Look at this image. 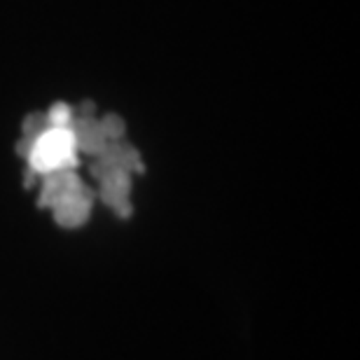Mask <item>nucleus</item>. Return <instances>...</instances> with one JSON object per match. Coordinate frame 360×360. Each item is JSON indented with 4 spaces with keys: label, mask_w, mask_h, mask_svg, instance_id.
<instances>
[{
    "label": "nucleus",
    "mask_w": 360,
    "mask_h": 360,
    "mask_svg": "<svg viewBox=\"0 0 360 360\" xmlns=\"http://www.w3.org/2000/svg\"><path fill=\"white\" fill-rule=\"evenodd\" d=\"M91 176L98 180V194L120 218L131 215V174H143V162L131 146L112 141L91 157Z\"/></svg>",
    "instance_id": "obj_1"
},
{
    "label": "nucleus",
    "mask_w": 360,
    "mask_h": 360,
    "mask_svg": "<svg viewBox=\"0 0 360 360\" xmlns=\"http://www.w3.org/2000/svg\"><path fill=\"white\" fill-rule=\"evenodd\" d=\"M38 204L49 208L54 220L61 227L75 229L87 222L94 204V192L82 183V178L75 174V169L54 171L49 176H42V190Z\"/></svg>",
    "instance_id": "obj_2"
},
{
    "label": "nucleus",
    "mask_w": 360,
    "mask_h": 360,
    "mask_svg": "<svg viewBox=\"0 0 360 360\" xmlns=\"http://www.w3.org/2000/svg\"><path fill=\"white\" fill-rule=\"evenodd\" d=\"M19 155L28 160V178L31 183L35 176H49L54 171L75 169L80 162L75 134L70 127H49L45 124L38 134L21 139Z\"/></svg>",
    "instance_id": "obj_3"
}]
</instances>
